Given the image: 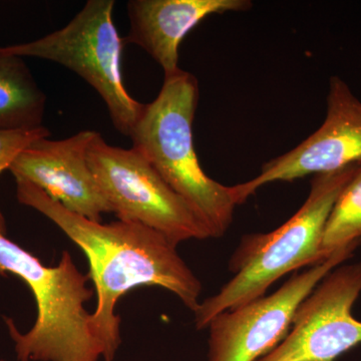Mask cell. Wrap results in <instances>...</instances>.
<instances>
[{
    "label": "cell",
    "mask_w": 361,
    "mask_h": 361,
    "mask_svg": "<svg viewBox=\"0 0 361 361\" xmlns=\"http://www.w3.org/2000/svg\"><path fill=\"white\" fill-rule=\"evenodd\" d=\"M16 195L52 221L84 252L97 304L92 324L104 346V360L114 361L121 344V318L115 313L121 297L137 287H161L172 292L190 310L200 306L203 286L177 251L156 230L118 220L102 224L63 208L39 188L16 182Z\"/></svg>",
    "instance_id": "6da1fadb"
},
{
    "label": "cell",
    "mask_w": 361,
    "mask_h": 361,
    "mask_svg": "<svg viewBox=\"0 0 361 361\" xmlns=\"http://www.w3.org/2000/svg\"><path fill=\"white\" fill-rule=\"evenodd\" d=\"M360 165L315 175L305 203L290 219L274 231L241 239L229 261L234 276L217 294L200 303L195 312L197 329H207L223 311L265 295L271 285L287 273L329 258L322 251L325 226L337 197Z\"/></svg>",
    "instance_id": "7a4b0ae2"
},
{
    "label": "cell",
    "mask_w": 361,
    "mask_h": 361,
    "mask_svg": "<svg viewBox=\"0 0 361 361\" xmlns=\"http://www.w3.org/2000/svg\"><path fill=\"white\" fill-rule=\"evenodd\" d=\"M198 99V80L192 73L180 70L165 77L158 97L146 104L130 137L169 186L198 212L212 238H221L238 204L232 186L211 179L198 160L193 137Z\"/></svg>",
    "instance_id": "3957f363"
},
{
    "label": "cell",
    "mask_w": 361,
    "mask_h": 361,
    "mask_svg": "<svg viewBox=\"0 0 361 361\" xmlns=\"http://www.w3.org/2000/svg\"><path fill=\"white\" fill-rule=\"evenodd\" d=\"M16 275L32 290L37 317L27 334H21L6 319L20 361H99L104 346L92 324L85 303L94 291L68 251L59 264L49 267L39 258L0 233V274Z\"/></svg>",
    "instance_id": "277c9868"
},
{
    "label": "cell",
    "mask_w": 361,
    "mask_h": 361,
    "mask_svg": "<svg viewBox=\"0 0 361 361\" xmlns=\"http://www.w3.org/2000/svg\"><path fill=\"white\" fill-rule=\"evenodd\" d=\"M114 0H90L65 26L42 39L0 47L11 56L54 61L97 90L118 132L130 137L146 104L130 97L122 73L125 42L114 23Z\"/></svg>",
    "instance_id": "5b68a950"
},
{
    "label": "cell",
    "mask_w": 361,
    "mask_h": 361,
    "mask_svg": "<svg viewBox=\"0 0 361 361\" xmlns=\"http://www.w3.org/2000/svg\"><path fill=\"white\" fill-rule=\"evenodd\" d=\"M90 170L118 220L140 223L161 233L175 246L212 238L208 226L155 168L135 149L118 148L99 133L87 154Z\"/></svg>",
    "instance_id": "8992f818"
},
{
    "label": "cell",
    "mask_w": 361,
    "mask_h": 361,
    "mask_svg": "<svg viewBox=\"0 0 361 361\" xmlns=\"http://www.w3.org/2000/svg\"><path fill=\"white\" fill-rule=\"evenodd\" d=\"M360 243L342 247L310 269L296 273L270 295L216 315L207 326V361H257L268 355L286 337L300 303Z\"/></svg>",
    "instance_id": "52a82bcc"
},
{
    "label": "cell",
    "mask_w": 361,
    "mask_h": 361,
    "mask_svg": "<svg viewBox=\"0 0 361 361\" xmlns=\"http://www.w3.org/2000/svg\"><path fill=\"white\" fill-rule=\"evenodd\" d=\"M361 293V262L329 272L297 308L286 337L257 361H336L361 343L353 307Z\"/></svg>",
    "instance_id": "ba28073f"
},
{
    "label": "cell",
    "mask_w": 361,
    "mask_h": 361,
    "mask_svg": "<svg viewBox=\"0 0 361 361\" xmlns=\"http://www.w3.org/2000/svg\"><path fill=\"white\" fill-rule=\"evenodd\" d=\"M361 164V102L341 78H330L326 118L322 127L284 155L272 159L250 180L232 186L237 204L266 184L292 182Z\"/></svg>",
    "instance_id": "9c48e42d"
},
{
    "label": "cell",
    "mask_w": 361,
    "mask_h": 361,
    "mask_svg": "<svg viewBox=\"0 0 361 361\" xmlns=\"http://www.w3.org/2000/svg\"><path fill=\"white\" fill-rule=\"evenodd\" d=\"M97 133L82 130L59 141L39 140L16 157L9 171L16 182L39 188L66 210L101 222L102 214L111 211L87 161Z\"/></svg>",
    "instance_id": "30bf717a"
},
{
    "label": "cell",
    "mask_w": 361,
    "mask_h": 361,
    "mask_svg": "<svg viewBox=\"0 0 361 361\" xmlns=\"http://www.w3.org/2000/svg\"><path fill=\"white\" fill-rule=\"evenodd\" d=\"M251 6L249 0H130V32L123 42L142 47L168 77L180 71V44L195 26L213 14Z\"/></svg>",
    "instance_id": "8fae6325"
},
{
    "label": "cell",
    "mask_w": 361,
    "mask_h": 361,
    "mask_svg": "<svg viewBox=\"0 0 361 361\" xmlns=\"http://www.w3.org/2000/svg\"><path fill=\"white\" fill-rule=\"evenodd\" d=\"M47 96L23 58L0 51V130L42 127Z\"/></svg>",
    "instance_id": "7c38bea8"
},
{
    "label": "cell",
    "mask_w": 361,
    "mask_h": 361,
    "mask_svg": "<svg viewBox=\"0 0 361 361\" xmlns=\"http://www.w3.org/2000/svg\"><path fill=\"white\" fill-rule=\"evenodd\" d=\"M361 241V164L337 197L323 236L325 257L342 247Z\"/></svg>",
    "instance_id": "4fadbf2b"
},
{
    "label": "cell",
    "mask_w": 361,
    "mask_h": 361,
    "mask_svg": "<svg viewBox=\"0 0 361 361\" xmlns=\"http://www.w3.org/2000/svg\"><path fill=\"white\" fill-rule=\"evenodd\" d=\"M49 137L51 133L44 126L32 130H0V174L9 170L16 157L30 145ZM6 232V220L0 211V233Z\"/></svg>",
    "instance_id": "5bb4252c"
},
{
    "label": "cell",
    "mask_w": 361,
    "mask_h": 361,
    "mask_svg": "<svg viewBox=\"0 0 361 361\" xmlns=\"http://www.w3.org/2000/svg\"><path fill=\"white\" fill-rule=\"evenodd\" d=\"M0 361H4V360H0Z\"/></svg>",
    "instance_id": "9a60e30c"
}]
</instances>
